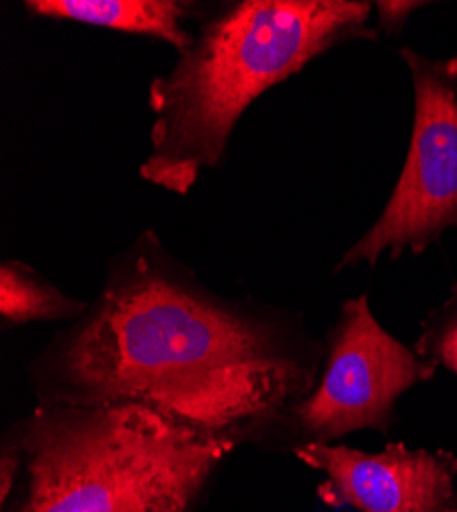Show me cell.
<instances>
[{"mask_svg": "<svg viewBox=\"0 0 457 512\" xmlns=\"http://www.w3.org/2000/svg\"><path fill=\"white\" fill-rule=\"evenodd\" d=\"M316 369L289 322L220 300L142 238L31 373L41 402L144 404L238 447L287 429Z\"/></svg>", "mask_w": 457, "mask_h": 512, "instance_id": "1", "label": "cell"}, {"mask_svg": "<svg viewBox=\"0 0 457 512\" xmlns=\"http://www.w3.org/2000/svg\"><path fill=\"white\" fill-rule=\"evenodd\" d=\"M369 3L242 0L203 23L193 44L150 87L148 183L187 195L220 164L236 121L267 89L349 39L376 37Z\"/></svg>", "mask_w": 457, "mask_h": 512, "instance_id": "2", "label": "cell"}, {"mask_svg": "<svg viewBox=\"0 0 457 512\" xmlns=\"http://www.w3.org/2000/svg\"><path fill=\"white\" fill-rule=\"evenodd\" d=\"M17 512H189L236 445L144 404L39 402L17 424Z\"/></svg>", "mask_w": 457, "mask_h": 512, "instance_id": "3", "label": "cell"}, {"mask_svg": "<svg viewBox=\"0 0 457 512\" xmlns=\"http://www.w3.org/2000/svg\"><path fill=\"white\" fill-rule=\"evenodd\" d=\"M414 84V125L402 175L378 222L337 271L376 265L382 254H421L457 226V56L435 60L400 50Z\"/></svg>", "mask_w": 457, "mask_h": 512, "instance_id": "4", "label": "cell"}, {"mask_svg": "<svg viewBox=\"0 0 457 512\" xmlns=\"http://www.w3.org/2000/svg\"><path fill=\"white\" fill-rule=\"evenodd\" d=\"M435 371L433 363L380 326L365 295L347 300L330 330L322 377L289 416L287 429L298 437L296 449L330 445L363 429L386 435L398 398L433 379Z\"/></svg>", "mask_w": 457, "mask_h": 512, "instance_id": "5", "label": "cell"}, {"mask_svg": "<svg viewBox=\"0 0 457 512\" xmlns=\"http://www.w3.org/2000/svg\"><path fill=\"white\" fill-rule=\"evenodd\" d=\"M296 457L324 474L318 498L359 512H457V455L388 443L380 453L308 443Z\"/></svg>", "mask_w": 457, "mask_h": 512, "instance_id": "6", "label": "cell"}, {"mask_svg": "<svg viewBox=\"0 0 457 512\" xmlns=\"http://www.w3.org/2000/svg\"><path fill=\"white\" fill-rule=\"evenodd\" d=\"M25 7L39 17L150 35L179 52L195 39L183 27L187 5L175 0H31Z\"/></svg>", "mask_w": 457, "mask_h": 512, "instance_id": "7", "label": "cell"}, {"mask_svg": "<svg viewBox=\"0 0 457 512\" xmlns=\"http://www.w3.org/2000/svg\"><path fill=\"white\" fill-rule=\"evenodd\" d=\"M87 304L70 300L31 267L11 261L0 267V318L9 326L80 318Z\"/></svg>", "mask_w": 457, "mask_h": 512, "instance_id": "8", "label": "cell"}, {"mask_svg": "<svg viewBox=\"0 0 457 512\" xmlns=\"http://www.w3.org/2000/svg\"><path fill=\"white\" fill-rule=\"evenodd\" d=\"M412 349L435 367L457 375V285L451 287L447 300L423 320L421 336Z\"/></svg>", "mask_w": 457, "mask_h": 512, "instance_id": "9", "label": "cell"}, {"mask_svg": "<svg viewBox=\"0 0 457 512\" xmlns=\"http://www.w3.org/2000/svg\"><path fill=\"white\" fill-rule=\"evenodd\" d=\"M21 463H23V447L15 431L13 435H9V439L3 445V451H0V504H3V508L11 498V490L17 482Z\"/></svg>", "mask_w": 457, "mask_h": 512, "instance_id": "10", "label": "cell"}, {"mask_svg": "<svg viewBox=\"0 0 457 512\" xmlns=\"http://www.w3.org/2000/svg\"><path fill=\"white\" fill-rule=\"evenodd\" d=\"M373 7L380 13V27L384 31H398L406 23L408 15L421 7V3H376Z\"/></svg>", "mask_w": 457, "mask_h": 512, "instance_id": "11", "label": "cell"}]
</instances>
